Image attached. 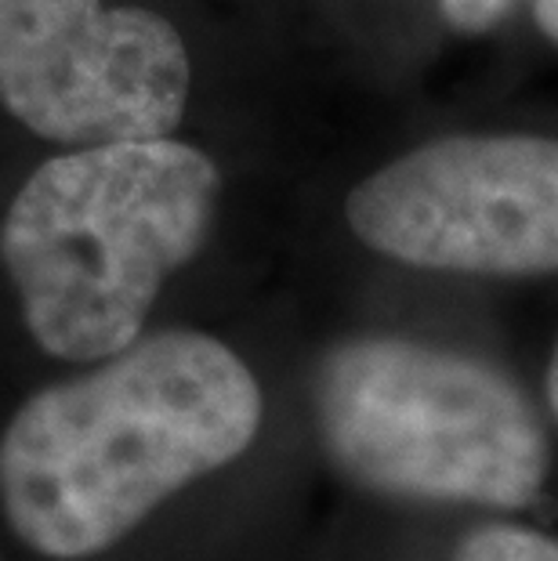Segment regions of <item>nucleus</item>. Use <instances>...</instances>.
Instances as JSON below:
<instances>
[{
  "label": "nucleus",
  "mask_w": 558,
  "mask_h": 561,
  "mask_svg": "<svg viewBox=\"0 0 558 561\" xmlns=\"http://www.w3.org/2000/svg\"><path fill=\"white\" fill-rule=\"evenodd\" d=\"M265 391L207 330H146L0 427V522L37 561H105L254 449Z\"/></svg>",
  "instance_id": "1"
},
{
  "label": "nucleus",
  "mask_w": 558,
  "mask_h": 561,
  "mask_svg": "<svg viewBox=\"0 0 558 561\" xmlns=\"http://www.w3.org/2000/svg\"><path fill=\"white\" fill-rule=\"evenodd\" d=\"M221 188L215 157L171 135L44 160L0 214V268L30 341L84 366L141 337L204 250Z\"/></svg>",
  "instance_id": "2"
},
{
  "label": "nucleus",
  "mask_w": 558,
  "mask_h": 561,
  "mask_svg": "<svg viewBox=\"0 0 558 561\" xmlns=\"http://www.w3.org/2000/svg\"><path fill=\"white\" fill-rule=\"evenodd\" d=\"M312 421L330 468L391 504L526 515L555 468L548 416L512 374L407 333L330 344Z\"/></svg>",
  "instance_id": "3"
},
{
  "label": "nucleus",
  "mask_w": 558,
  "mask_h": 561,
  "mask_svg": "<svg viewBox=\"0 0 558 561\" xmlns=\"http://www.w3.org/2000/svg\"><path fill=\"white\" fill-rule=\"evenodd\" d=\"M344 221L366 250L443 276L558 272V138L468 130L399 152L352 185Z\"/></svg>",
  "instance_id": "4"
},
{
  "label": "nucleus",
  "mask_w": 558,
  "mask_h": 561,
  "mask_svg": "<svg viewBox=\"0 0 558 561\" xmlns=\"http://www.w3.org/2000/svg\"><path fill=\"white\" fill-rule=\"evenodd\" d=\"M193 94L171 19L105 0H0V110L58 146L163 138Z\"/></svg>",
  "instance_id": "5"
},
{
  "label": "nucleus",
  "mask_w": 558,
  "mask_h": 561,
  "mask_svg": "<svg viewBox=\"0 0 558 561\" xmlns=\"http://www.w3.org/2000/svg\"><path fill=\"white\" fill-rule=\"evenodd\" d=\"M449 561H558V533L526 515L479 518L449 547Z\"/></svg>",
  "instance_id": "6"
},
{
  "label": "nucleus",
  "mask_w": 558,
  "mask_h": 561,
  "mask_svg": "<svg viewBox=\"0 0 558 561\" xmlns=\"http://www.w3.org/2000/svg\"><path fill=\"white\" fill-rule=\"evenodd\" d=\"M435 4L449 30L475 37V33H490L493 26H501L515 0H435Z\"/></svg>",
  "instance_id": "7"
},
{
  "label": "nucleus",
  "mask_w": 558,
  "mask_h": 561,
  "mask_svg": "<svg viewBox=\"0 0 558 561\" xmlns=\"http://www.w3.org/2000/svg\"><path fill=\"white\" fill-rule=\"evenodd\" d=\"M544 410H548L551 424L558 427V337L551 344L548 366H544Z\"/></svg>",
  "instance_id": "8"
},
{
  "label": "nucleus",
  "mask_w": 558,
  "mask_h": 561,
  "mask_svg": "<svg viewBox=\"0 0 558 561\" xmlns=\"http://www.w3.org/2000/svg\"><path fill=\"white\" fill-rule=\"evenodd\" d=\"M533 22L558 47V0H533Z\"/></svg>",
  "instance_id": "9"
},
{
  "label": "nucleus",
  "mask_w": 558,
  "mask_h": 561,
  "mask_svg": "<svg viewBox=\"0 0 558 561\" xmlns=\"http://www.w3.org/2000/svg\"><path fill=\"white\" fill-rule=\"evenodd\" d=\"M0 561H8V558H4V554H0Z\"/></svg>",
  "instance_id": "10"
}]
</instances>
